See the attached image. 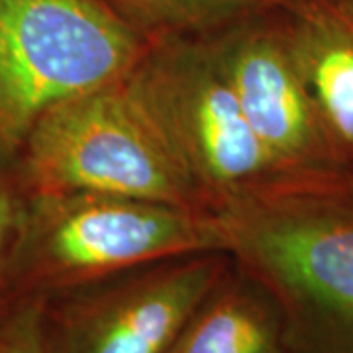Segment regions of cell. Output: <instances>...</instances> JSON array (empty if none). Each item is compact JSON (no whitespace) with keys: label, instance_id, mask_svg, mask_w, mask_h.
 Wrapping results in <instances>:
<instances>
[{"label":"cell","instance_id":"cell-1","mask_svg":"<svg viewBox=\"0 0 353 353\" xmlns=\"http://www.w3.org/2000/svg\"><path fill=\"white\" fill-rule=\"evenodd\" d=\"M218 210L234 253L310 324L353 340V185H275Z\"/></svg>","mask_w":353,"mask_h":353},{"label":"cell","instance_id":"cell-2","mask_svg":"<svg viewBox=\"0 0 353 353\" xmlns=\"http://www.w3.org/2000/svg\"><path fill=\"white\" fill-rule=\"evenodd\" d=\"M124 85L206 206L220 208L283 185L212 41L152 43Z\"/></svg>","mask_w":353,"mask_h":353},{"label":"cell","instance_id":"cell-3","mask_svg":"<svg viewBox=\"0 0 353 353\" xmlns=\"http://www.w3.org/2000/svg\"><path fill=\"white\" fill-rule=\"evenodd\" d=\"M148 46L104 0H0V150L53 106L122 81Z\"/></svg>","mask_w":353,"mask_h":353},{"label":"cell","instance_id":"cell-4","mask_svg":"<svg viewBox=\"0 0 353 353\" xmlns=\"http://www.w3.org/2000/svg\"><path fill=\"white\" fill-rule=\"evenodd\" d=\"M24 141L39 196L88 192L206 206L124 79L50 108Z\"/></svg>","mask_w":353,"mask_h":353},{"label":"cell","instance_id":"cell-5","mask_svg":"<svg viewBox=\"0 0 353 353\" xmlns=\"http://www.w3.org/2000/svg\"><path fill=\"white\" fill-rule=\"evenodd\" d=\"M202 253H226L216 208L77 192L41 196L28 263L39 281L75 285Z\"/></svg>","mask_w":353,"mask_h":353},{"label":"cell","instance_id":"cell-6","mask_svg":"<svg viewBox=\"0 0 353 353\" xmlns=\"http://www.w3.org/2000/svg\"><path fill=\"white\" fill-rule=\"evenodd\" d=\"M212 46L283 185L341 179L285 28L240 26Z\"/></svg>","mask_w":353,"mask_h":353},{"label":"cell","instance_id":"cell-7","mask_svg":"<svg viewBox=\"0 0 353 353\" xmlns=\"http://www.w3.org/2000/svg\"><path fill=\"white\" fill-rule=\"evenodd\" d=\"M218 253L171 259L75 304L50 353H165L218 287Z\"/></svg>","mask_w":353,"mask_h":353},{"label":"cell","instance_id":"cell-8","mask_svg":"<svg viewBox=\"0 0 353 353\" xmlns=\"http://www.w3.org/2000/svg\"><path fill=\"white\" fill-rule=\"evenodd\" d=\"M341 179H353V4L308 0L285 26Z\"/></svg>","mask_w":353,"mask_h":353},{"label":"cell","instance_id":"cell-9","mask_svg":"<svg viewBox=\"0 0 353 353\" xmlns=\"http://www.w3.org/2000/svg\"><path fill=\"white\" fill-rule=\"evenodd\" d=\"M165 353H283L273 308L245 287H216Z\"/></svg>","mask_w":353,"mask_h":353},{"label":"cell","instance_id":"cell-10","mask_svg":"<svg viewBox=\"0 0 353 353\" xmlns=\"http://www.w3.org/2000/svg\"><path fill=\"white\" fill-rule=\"evenodd\" d=\"M139 34L181 38L210 30L261 8L273 0H104Z\"/></svg>","mask_w":353,"mask_h":353},{"label":"cell","instance_id":"cell-11","mask_svg":"<svg viewBox=\"0 0 353 353\" xmlns=\"http://www.w3.org/2000/svg\"><path fill=\"white\" fill-rule=\"evenodd\" d=\"M0 353H50V334L41 306L22 304L0 326Z\"/></svg>","mask_w":353,"mask_h":353},{"label":"cell","instance_id":"cell-12","mask_svg":"<svg viewBox=\"0 0 353 353\" xmlns=\"http://www.w3.org/2000/svg\"><path fill=\"white\" fill-rule=\"evenodd\" d=\"M16 222H18L16 201L8 190L0 187V265H2V259L6 255V250H8Z\"/></svg>","mask_w":353,"mask_h":353},{"label":"cell","instance_id":"cell-13","mask_svg":"<svg viewBox=\"0 0 353 353\" xmlns=\"http://www.w3.org/2000/svg\"><path fill=\"white\" fill-rule=\"evenodd\" d=\"M340 2H347V4H353V0H340Z\"/></svg>","mask_w":353,"mask_h":353},{"label":"cell","instance_id":"cell-14","mask_svg":"<svg viewBox=\"0 0 353 353\" xmlns=\"http://www.w3.org/2000/svg\"><path fill=\"white\" fill-rule=\"evenodd\" d=\"M345 181H347V179H345ZM350 183H352V185H353V179H350Z\"/></svg>","mask_w":353,"mask_h":353}]
</instances>
